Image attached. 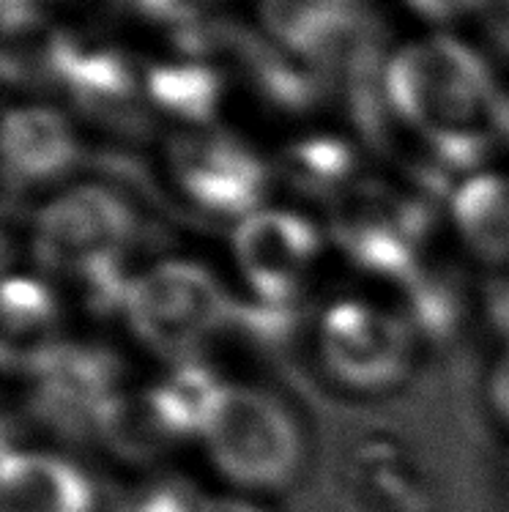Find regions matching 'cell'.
I'll list each match as a JSON object with an SVG mask.
<instances>
[{"label":"cell","instance_id":"1","mask_svg":"<svg viewBox=\"0 0 509 512\" xmlns=\"http://www.w3.org/2000/svg\"><path fill=\"white\" fill-rule=\"evenodd\" d=\"M389 107L444 173H471L499 140V85L474 50L449 36L406 47L384 74Z\"/></svg>","mask_w":509,"mask_h":512},{"label":"cell","instance_id":"2","mask_svg":"<svg viewBox=\"0 0 509 512\" xmlns=\"http://www.w3.org/2000/svg\"><path fill=\"white\" fill-rule=\"evenodd\" d=\"M132 209L113 189L83 184L44 203L31 230L33 261L47 283L72 285L85 302L121 307V261L132 241Z\"/></svg>","mask_w":509,"mask_h":512},{"label":"cell","instance_id":"3","mask_svg":"<svg viewBox=\"0 0 509 512\" xmlns=\"http://www.w3.org/2000/svg\"><path fill=\"white\" fill-rule=\"evenodd\" d=\"M198 441L219 477L244 493L282 491L302 469V430L291 411L244 384L217 389Z\"/></svg>","mask_w":509,"mask_h":512},{"label":"cell","instance_id":"4","mask_svg":"<svg viewBox=\"0 0 509 512\" xmlns=\"http://www.w3.org/2000/svg\"><path fill=\"white\" fill-rule=\"evenodd\" d=\"M121 313L137 343L184 365L236 318V304L200 263L159 261L126 283Z\"/></svg>","mask_w":509,"mask_h":512},{"label":"cell","instance_id":"5","mask_svg":"<svg viewBox=\"0 0 509 512\" xmlns=\"http://www.w3.org/2000/svg\"><path fill=\"white\" fill-rule=\"evenodd\" d=\"M419 332L403 310L378 299L343 296L323 307L315 354L334 387L378 398L406 384L416 365Z\"/></svg>","mask_w":509,"mask_h":512},{"label":"cell","instance_id":"6","mask_svg":"<svg viewBox=\"0 0 509 512\" xmlns=\"http://www.w3.org/2000/svg\"><path fill=\"white\" fill-rule=\"evenodd\" d=\"M323 236L307 214L263 206L233 233V261L255 302L288 310L318 274Z\"/></svg>","mask_w":509,"mask_h":512},{"label":"cell","instance_id":"7","mask_svg":"<svg viewBox=\"0 0 509 512\" xmlns=\"http://www.w3.org/2000/svg\"><path fill=\"white\" fill-rule=\"evenodd\" d=\"M170 170L178 195L203 217L239 225L266 206L269 170L228 135L178 137L170 148Z\"/></svg>","mask_w":509,"mask_h":512},{"label":"cell","instance_id":"8","mask_svg":"<svg viewBox=\"0 0 509 512\" xmlns=\"http://www.w3.org/2000/svg\"><path fill=\"white\" fill-rule=\"evenodd\" d=\"M334 233L362 269L403 283L422 261L427 220L414 200L397 198L386 187L356 184L334 203Z\"/></svg>","mask_w":509,"mask_h":512},{"label":"cell","instance_id":"9","mask_svg":"<svg viewBox=\"0 0 509 512\" xmlns=\"http://www.w3.org/2000/svg\"><path fill=\"white\" fill-rule=\"evenodd\" d=\"M0 512H96V493L88 474L63 455L6 447Z\"/></svg>","mask_w":509,"mask_h":512},{"label":"cell","instance_id":"10","mask_svg":"<svg viewBox=\"0 0 509 512\" xmlns=\"http://www.w3.org/2000/svg\"><path fill=\"white\" fill-rule=\"evenodd\" d=\"M80 157L72 126L50 107H20L3 124L6 176L20 184H47L61 178Z\"/></svg>","mask_w":509,"mask_h":512},{"label":"cell","instance_id":"11","mask_svg":"<svg viewBox=\"0 0 509 512\" xmlns=\"http://www.w3.org/2000/svg\"><path fill=\"white\" fill-rule=\"evenodd\" d=\"M348 482L356 499L375 512H427L425 471L408 450L389 439H367L351 452Z\"/></svg>","mask_w":509,"mask_h":512},{"label":"cell","instance_id":"12","mask_svg":"<svg viewBox=\"0 0 509 512\" xmlns=\"http://www.w3.org/2000/svg\"><path fill=\"white\" fill-rule=\"evenodd\" d=\"M58 340V299L44 277H9L3 288V362L36 373Z\"/></svg>","mask_w":509,"mask_h":512},{"label":"cell","instance_id":"13","mask_svg":"<svg viewBox=\"0 0 509 512\" xmlns=\"http://www.w3.org/2000/svg\"><path fill=\"white\" fill-rule=\"evenodd\" d=\"M449 220L463 250L490 266H509V176L463 178L449 192Z\"/></svg>","mask_w":509,"mask_h":512},{"label":"cell","instance_id":"14","mask_svg":"<svg viewBox=\"0 0 509 512\" xmlns=\"http://www.w3.org/2000/svg\"><path fill=\"white\" fill-rule=\"evenodd\" d=\"M282 170L299 192L329 203L343 200L356 187L354 148L334 137H315L291 146L282 157Z\"/></svg>","mask_w":509,"mask_h":512},{"label":"cell","instance_id":"15","mask_svg":"<svg viewBox=\"0 0 509 512\" xmlns=\"http://www.w3.org/2000/svg\"><path fill=\"white\" fill-rule=\"evenodd\" d=\"M219 91L222 83L208 66H156L148 74L151 99L189 124H208L214 118Z\"/></svg>","mask_w":509,"mask_h":512},{"label":"cell","instance_id":"16","mask_svg":"<svg viewBox=\"0 0 509 512\" xmlns=\"http://www.w3.org/2000/svg\"><path fill=\"white\" fill-rule=\"evenodd\" d=\"M126 3L143 11L146 17L178 25V31L203 25L211 20L214 11V0H126Z\"/></svg>","mask_w":509,"mask_h":512},{"label":"cell","instance_id":"17","mask_svg":"<svg viewBox=\"0 0 509 512\" xmlns=\"http://www.w3.org/2000/svg\"><path fill=\"white\" fill-rule=\"evenodd\" d=\"M490 406L501 428L509 433V351L501 356L490 376Z\"/></svg>","mask_w":509,"mask_h":512},{"label":"cell","instance_id":"18","mask_svg":"<svg viewBox=\"0 0 509 512\" xmlns=\"http://www.w3.org/2000/svg\"><path fill=\"white\" fill-rule=\"evenodd\" d=\"M198 512H269L244 496H219V499H200Z\"/></svg>","mask_w":509,"mask_h":512},{"label":"cell","instance_id":"19","mask_svg":"<svg viewBox=\"0 0 509 512\" xmlns=\"http://www.w3.org/2000/svg\"><path fill=\"white\" fill-rule=\"evenodd\" d=\"M411 3L430 17H449L455 11L466 9V6H474L477 0H411Z\"/></svg>","mask_w":509,"mask_h":512},{"label":"cell","instance_id":"20","mask_svg":"<svg viewBox=\"0 0 509 512\" xmlns=\"http://www.w3.org/2000/svg\"><path fill=\"white\" fill-rule=\"evenodd\" d=\"M44 0H3V20L11 17H42Z\"/></svg>","mask_w":509,"mask_h":512},{"label":"cell","instance_id":"21","mask_svg":"<svg viewBox=\"0 0 509 512\" xmlns=\"http://www.w3.org/2000/svg\"><path fill=\"white\" fill-rule=\"evenodd\" d=\"M499 110H501V132L509 135V91H499Z\"/></svg>","mask_w":509,"mask_h":512}]
</instances>
